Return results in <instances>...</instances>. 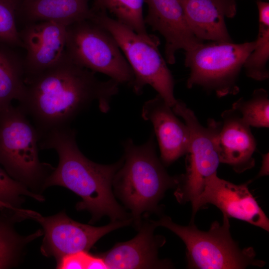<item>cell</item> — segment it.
I'll return each instance as SVG.
<instances>
[{
    "label": "cell",
    "mask_w": 269,
    "mask_h": 269,
    "mask_svg": "<svg viewBox=\"0 0 269 269\" xmlns=\"http://www.w3.org/2000/svg\"><path fill=\"white\" fill-rule=\"evenodd\" d=\"M76 132L67 126L51 130L40 135V148L53 149L59 162L45 180L43 189L60 186L81 198L76 208L89 211L94 222L104 216L112 221L128 219L127 214L115 199L112 186L114 176L123 158L110 164H102L87 158L79 149Z\"/></svg>",
    "instance_id": "obj_2"
},
{
    "label": "cell",
    "mask_w": 269,
    "mask_h": 269,
    "mask_svg": "<svg viewBox=\"0 0 269 269\" xmlns=\"http://www.w3.org/2000/svg\"><path fill=\"white\" fill-rule=\"evenodd\" d=\"M259 11V23L269 25V3L261 0H257Z\"/></svg>",
    "instance_id": "obj_27"
},
{
    "label": "cell",
    "mask_w": 269,
    "mask_h": 269,
    "mask_svg": "<svg viewBox=\"0 0 269 269\" xmlns=\"http://www.w3.org/2000/svg\"><path fill=\"white\" fill-rule=\"evenodd\" d=\"M253 51L246 58L243 67L246 75L257 81L269 78L267 63L269 59V25L259 23V30Z\"/></svg>",
    "instance_id": "obj_23"
},
{
    "label": "cell",
    "mask_w": 269,
    "mask_h": 269,
    "mask_svg": "<svg viewBox=\"0 0 269 269\" xmlns=\"http://www.w3.org/2000/svg\"><path fill=\"white\" fill-rule=\"evenodd\" d=\"M255 44V41L202 42L185 51L184 64L190 71L187 87L198 86L219 97L237 94L240 73Z\"/></svg>",
    "instance_id": "obj_7"
},
{
    "label": "cell",
    "mask_w": 269,
    "mask_h": 269,
    "mask_svg": "<svg viewBox=\"0 0 269 269\" xmlns=\"http://www.w3.org/2000/svg\"><path fill=\"white\" fill-rule=\"evenodd\" d=\"M25 196L40 202L44 200L42 196L29 190L0 166V209L11 210L14 217L21 210L19 206Z\"/></svg>",
    "instance_id": "obj_24"
},
{
    "label": "cell",
    "mask_w": 269,
    "mask_h": 269,
    "mask_svg": "<svg viewBox=\"0 0 269 269\" xmlns=\"http://www.w3.org/2000/svg\"><path fill=\"white\" fill-rule=\"evenodd\" d=\"M122 145L123 162L113 186L138 227L142 215L160 211V200L166 190L177 187L180 175L171 176L166 171L156 154L153 132L143 144L137 145L128 138Z\"/></svg>",
    "instance_id": "obj_3"
},
{
    "label": "cell",
    "mask_w": 269,
    "mask_h": 269,
    "mask_svg": "<svg viewBox=\"0 0 269 269\" xmlns=\"http://www.w3.org/2000/svg\"><path fill=\"white\" fill-rule=\"evenodd\" d=\"M156 227L150 223L141 224L138 234L132 240L116 244L101 255L108 269H169L172 267L168 261L160 260L158 249L165 243L162 236L155 235Z\"/></svg>",
    "instance_id": "obj_15"
},
{
    "label": "cell",
    "mask_w": 269,
    "mask_h": 269,
    "mask_svg": "<svg viewBox=\"0 0 269 269\" xmlns=\"http://www.w3.org/2000/svg\"><path fill=\"white\" fill-rule=\"evenodd\" d=\"M144 2V0H93L91 9L94 12H109L136 33L148 37L143 15Z\"/></svg>",
    "instance_id": "obj_20"
},
{
    "label": "cell",
    "mask_w": 269,
    "mask_h": 269,
    "mask_svg": "<svg viewBox=\"0 0 269 269\" xmlns=\"http://www.w3.org/2000/svg\"><path fill=\"white\" fill-rule=\"evenodd\" d=\"M40 135L18 106L0 112V164L13 178L28 188H43L53 169L39 158Z\"/></svg>",
    "instance_id": "obj_6"
},
{
    "label": "cell",
    "mask_w": 269,
    "mask_h": 269,
    "mask_svg": "<svg viewBox=\"0 0 269 269\" xmlns=\"http://www.w3.org/2000/svg\"><path fill=\"white\" fill-rule=\"evenodd\" d=\"M172 109L183 119L190 134L186 171L180 175L174 195L180 203L192 204L202 192L206 179L217 173L220 163L216 137L221 122L209 119L206 126H202L193 111L181 100L177 99Z\"/></svg>",
    "instance_id": "obj_9"
},
{
    "label": "cell",
    "mask_w": 269,
    "mask_h": 269,
    "mask_svg": "<svg viewBox=\"0 0 269 269\" xmlns=\"http://www.w3.org/2000/svg\"><path fill=\"white\" fill-rule=\"evenodd\" d=\"M232 108L250 127H269V97L266 89L255 90L250 98L239 99L233 104Z\"/></svg>",
    "instance_id": "obj_22"
},
{
    "label": "cell",
    "mask_w": 269,
    "mask_h": 269,
    "mask_svg": "<svg viewBox=\"0 0 269 269\" xmlns=\"http://www.w3.org/2000/svg\"><path fill=\"white\" fill-rule=\"evenodd\" d=\"M148 11L145 25L158 31L164 38L165 59L169 64L176 62L180 49L188 51L203 42L193 33L179 0H144Z\"/></svg>",
    "instance_id": "obj_12"
},
{
    "label": "cell",
    "mask_w": 269,
    "mask_h": 269,
    "mask_svg": "<svg viewBox=\"0 0 269 269\" xmlns=\"http://www.w3.org/2000/svg\"><path fill=\"white\" fill-rule=\"evenodd\" d=\"M194 34L199 39L232 42L225 21L226 11L217 0H179Z\"/></svg>",
    "instance_id": "obj_18"
},
{
    "label": "cell",
    "mask_w": 269,
    "mask_h": 269,
    "mask_svg": "<svg viewBox=\"0 0 269 269\" xmlns=\"http://www.w3.org/2000/svg\"><path fill=\"white\" fill-rule=\"evenodd\" d=\"M249 183L235 184L219 178L217 173L209 176L202 192L191 204L192 220L202 207L211 204L228 218L242 220L269 232V219L250 191Z\"/></svg>",
    "instance_id": "obj_11"
},
{
    "label": "cell",
    "mask_w": 269,
    "mask_h": 269,
    "mask_svg": "<svg viewBox=\"0 0 269 269\" xmlns=\"http://www.w3.org/2000/svg\"><path fill=\"white\" fill-rule=\"evenodd\" d=\"M25 219L38 222L43 229L44 238L40 248L46 257L57 261L67 255L88 252L102 237L118 228L128 226L132 219L116 220L102 227H94L77 222L65 212L48 217L26 210Z\"/></svg>",
    "instance_id": "obj_10"
},
{
    "label": "cell",
    "mask_w": 269,
    "mask_h": 269,
    "mask_svg": "<svg viewBox=\"0 0 269 269\" xmlns=\"http://www.w3.org/2000/svg\"><path fill=\"white\" fill-rule=\"evenodd\" d=\"M89 255L88 252H80L64 256L57 261V268L86 269Z\"/></svg>",
    "instance_id": "obj_26"
},
{
    "label": "cell",
    "mask_w": 269,
    "mask_h": 269,
    "mask_svg": "<svg viewBox=\"0 0 269 269\" xmlns=\"http://www.w3.org/2000/svg\"><path fill=\"white\" fill-rule=\"evenodd\" d=\"M91 19L108 31L118 43L134 73V92L140 95L144 87L149 85L172 108L177 100L175 82L159 50L158 37L141 35L105 12H94Z\"/></svg>",
    "instance_id": "obj_5"
},
{
    "label": "cell",
    "mask_w": 269,
    "mask_h": 269,
    "mask_svg": "<svg viewBox=\"0 0 269 269\" xmlns=\"http://www.w3.org/2000/svg\"><path fill=\"white\" fill-rule=\"evenodd\" d=\"M13 47L0 42V112L22 97L25 84L24 59Z\"/></svg>",
    "instance_id": "obj_19"
},
{
    "label": "cell",
    "mask_w": 269,
    "mask_h": 269,
    "mask_svg": "<svg viewBox=\"0 0 269 269\" xmlns=\"http://www.w3.org/2000/svg\"><path fill=\"white\" fill-rule=\"evenodd\" d=\"M65 53L76 64L132 87L134 73L116 40L92 19L66 26Z\"/></svg>",
    "instance_id": "obj_8"
},
{
    "label": "cell",
    "mask_w": 269,
    "mask_h": 269,
    "mask_svg": "<svg viewBox=\"0 0 269 269\" xmlns=\"http://www.w3.org/2000/svg\"><path fill=\"white\" fill-rule=\"evenodd\" d=\"M43 234V231L39 230L28 236H21L9 223L0 218V269L13 267L24 246Z\"/></svg>",
    "instance_id": "obj_21"
},
{
    "label": "cell",
    "mask_w": 269,
    "mask_h": 269,
    "mask_svg": "<svg viewBox=\"0 0 269 269\" xmlns=\"http://www.w3.org/2000/svg\"><path fill=\"white\" fill-rule=\"evenodd\" d=\"M151 222L178 236L186 246L187 267L191 269H245L263 267L265 262L256 258L252 247L241 249L232 238L229 218L223 215V223L215 221L209 230L203 231L194 224L181 226L168 216Z\"/></svg>",
    "instance_id": "obj_4"
},
{
    "label": "cell",
    "mask_w": 269,
    "mask_h": 269,
    "mask_svg": "<svg viewBox=\"0 0 269 269\" xmlns=\"http://www.w3.org/2000/svg\"><path fill=\"white\" fill-rule=\"evenodd\" d=\"M269 153L263 155V165L261 171L259 175H264L268 174V169H267V164H268Z\"/></svg>",
    "instance_id": "obj_30"
},
{
    "label": "cell",
    "mask_w": 269,
    "mask_h": 269,
    "mask_svg": "<svg viewBox=\"0 0 269 269\" xmlns=\"http://www.w3.org/2000/svg\"><path fill=\"white\" fill-rule=\"evenodd\" d=\"M22 1L0 0V42L13 47H23L16 24Z\"/></svg>",
    "instance_id": "obj_25"
},
{
    "label": "cell",
    "mask_w": 269,
    "mask_h": 269,
    "mask_svg": "<svg viewBox=\"0 0 269 269\" xmlns=\"http://www.w3.org/2000/svg\"><path fill=\"white\" fill-rule=\"evenodd\" d=\"M19 106L32 119L39 135L69 126L96 101L107 113L119 90L117 82L99 80L95 73L74 63L65 53L54 65L25 78Z\"/></svg>",
    "instance_id": "obj_1"
},
{
    "label": "cell",
    "mask_w": 269,
    "mask_h": 269,
    "mask_svg": "<svg viewBox=\"0 0 269 269\" xmlns=\"http://www.w3.org/2000/svg\"><path fill=\"white\" fill-rule=\"evenodd\" d=\"M108 269V267L101 255L90 254L86 269Z\"/></svg>",
    "instance_id": "obj_28"
},
{
    "label": "cell",
    "mask_w": 269,
    "mask_h": 269,
    "mask_svg": "<svg viewBox=\"0 0 269 269\" xmlns=\"http://www.w3.org/2000/svg\"><path fill=\"white\" fill-rule=\"evenodd\" d=\"M142 119L152 125L160 152V160L168 166L186 154L190 134L188 127L181 121L164 100L158 94L145 102L142 107Z\"/></svg>",
    "instance_id": "obj_14"
},
{
    "label": "cell",
    "mask_w": 269,
    "mask_h": 269,
    "mask_svg": "<svg viewBox=\"0 0 269 269\" xmlns=\"http://www.w3.org/2000/svg\"><path fill=\"white\" fill-rule=\"evenodd\" d=\"M19 32L26 50L25 79L52 66L65 53L66 26L62 24L53 21L29 23Z\"/></svg>",
    "instance_id": "obj_13"
},
{
    "label": "cell",
    "mask_w": 269,
    "mask_h": 269,
    "mask_svg": "<svg viewBox=\"0 0 269 269\" xmlns=\"http://www.w3.org/2000/svg\"><path fill=\"white\" fill-rule=\"evenodd\" d=\"M221 117L216 137L220 163L229 165L239 173L251 169L255 164L253 154L257 145L250 127L232 108L223 112Z\"/></svg>",
    "instance_id": "obj_16"
},
{
    "label": "cell",
    "mask_w": 269,
    "mask_h": 269,
    "mask_svg": "<svg viewBox=\"0 0 269 269\" xmlns=\"http://www.w3.org/2000/svg\"><path fill=\"white\" fill-rule=\"evenodd\" d=\"M233 13H236L237 11V6L236 0H217Z\"/></svg>",
    "instance_id": "obj_29"
},
{
    "label": "cell",
    "mask_w": 269,
    "mask_h": 269,
    "mask_svg": "<svg viewBox=\"0 0 269 269\" xmlns=\"http://www.w3.org/2000/svg\"><path fill=\"white\" fill-rule=\"evenodd\" d=\"M93 15L88 0H23L17 18L25 24L53 21L67 26Z\"/></svg>",
    "instance_id": "obj_17"
}]
</instances>
